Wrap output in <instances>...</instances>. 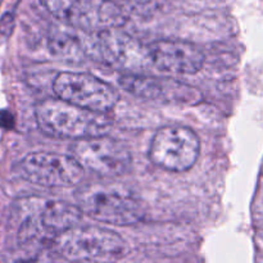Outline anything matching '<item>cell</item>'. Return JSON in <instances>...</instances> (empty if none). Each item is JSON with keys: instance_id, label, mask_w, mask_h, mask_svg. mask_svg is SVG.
Returning <instances> with one entry per match:
<instances>
[{"instance_id": "1", "label": "cell", "mask_w": 263, "mask_h": 263, "mask_svg": "<svg viewBox=\"0 0 263 263\" xmlns=\"http://www.w3.org/2000/svg\"><path fill=\"white\" fill-rule=\"evenodd\" d=\"M39 127L46 135L80 140L105 135L110 126L107 112H97L61 99H45L35 108Z\"/></svg>"}, {"instance_id": "2", "label": "cell", "mask_w": 263, "mask_h": 263, "mask_svg": "<svg viewBox=\"0 0 263 263\" xmlns=\"http://www.w3.org/2000/svg\"><path fill=\"white\" fill-rule=\"evenodd\" d=\"M76 200L82 212L109 225H134L144 216L135 195L120 185L87 184L77 190Z\"/></svg>"}, {"instance_id": "3", "label": "cell", "mask_w": 263, "mask_h": 263, "mask_svg": "<svg viewBox=\"0 0 263 263\" xmlns=\"http://www.w3.org/2000/svg\"><path fill=\"white\" fill-rule=\"evenodd\" d=\"M54 247L69 261H117L130 251L122 236L98 226H74L59 234Z\"/></svg>"}, {"instance_id": "4", "label": "cell", "mask_w": 263, "mask_h": 263, "mask_svg": "<svg viewBox=\"0 0 263 263\" xmlns=\"http://www.w3.org/2000/svg\"><path fill=\"white\" fill-rule=\"evenodd\" d=\"M200 153V140L197 134L182 126L159 128L149 148V158L167 171L182 172L192 168Z\"/></svg>"}, {"instance_id": "5", "label": "cell", "mask_w": 263, "mask_h": 263, "mask_svg": "<svg viewBox=\"0 0 263 263\" xmlns=\"http://www.w3.org/2000/svg\"><path fill=\"white\" fill-rule=\"evenodd\" d=\"M71 156L86 171L102 177L121 176L131 166V154L120 141L105 135L74 140Z\"/></svg>"}, {"instance_id": "6", "label": "cell", "mask_w": 263, "mask_h": 263, "mask_svg": "<svg viewBox=\"0 0 263 263\" xmlns=\"http://www.w3.org/2000/svg\"><path fill=\"white\" fill-rule=\"evenodd\" d=\"M53 91L61 99L97 112H109L118 103V92L89 73L62 72L54 79Z\"/></svg>"}, {"instance_id": "7", "label": "cell", "mask_w": 263, "mask_h": 263, "mask_svg": "<svg viewBox=\"0 0 263 263\" xmlns=\"http://www.w3.org/2000/svg\"><path fill=\"white\" fill-rule=\"evenodd\" d=\"M85 170L72 156L33 152L20 163V174L27 181L45 187H71L80 184Z\"/></svg>"}, {"instance_id": "8", "label": "cell", "mask_w": 263, "mask_h": 263, "mask_svg": "<svg viewBox=\"0 0 263 263\" xmlns=\"http://www.w3.org/2000/svg\"><path fill=\"white\" fill-rule=\"evenodd\" d=\"M118 84L135 97L164 104L193 105L202 99V95L195 87L170 77L126 73L120 77Z\"/></svg>"}, {"instance_id": "9", "label": "cell", "mask_w": 263, "mask_h": 263, "mask_svg": "<svg viewBox=\"0 0 263 263\" xmlns=\"http://www.w3.org/2000/svg\"><path fill=\"white\" fill-rule=\"evenodd\" d=\"M95 33V48L105 63L131 71V73H138V71L152 64L148 46L141 45L128 33L121 31L120 27L107 28Z\"/></svg>"}, {"instance_id": "10", "label": "cell", "mask_w": 263, "mask_h": 263, "mask_svg": "<svg viewBox=\"0 0 263 263\" xmlns=\"http://www.w3.org/2000/svg\"><path fill=\"white\" fill-rule=\"evenodd\" d=\"M62 22L87 32H99L123 26L127 15L115 0H72Z\"/></svg>"}, {"instance_id": "11", "label": "cell", "mask_w": 263, "mask_h": 263, "mask_svg": "<svg viewBox=\"0 0 263 263\" xmlns=\"http://www.w3.org/2000/svg\"><path fill=\"white\" fill-rule=\"evenodd\" d=\"M148 54L152 66L176 74L197 73L204 63V54L200 49L186 41H154L148 45Z\"/></svg>"}, {"instance_id": "12", "label": "cell", "mask_w": 263, "mask_h": 263, "mask_svg": "<svg viewBox=\"0 0 263 263\" xmlns=\"http://www.w3.org/2000/svg\"><path fill=\"white\" fill-rule=\"evenodd\" d=\"M82 213L84 212L77 204H71L63 200H45L39 207V212L31 213L28 217L55 243L59 234L77 226Z\"/></svg>"}, {"instance_id": "13", "label": "cell", "mask_w": 263, "mask_h": 263, "mask_svg": "<svg viewBox=\"0 0 263 263\" xmlns=\"http://www.w3.org/2000/svg\"><path fill=\"white\" fill-rule=\"evenodd\" d=\"M49 49L54 55L59 57L61 59H80L82 54L81 43L74 36L67 35V33H58L51 36Z\"/></svg>"}, {"instance_id": "14", "label": "cell", "mask_w": 263, "mask_h": 263, "mask_svg": "<svg viewBox=\"0 0 263 263\" xmlns=\"http://www.w3.org/2000/svg\"><path fill=\"white\" fill-rule=\"evenodd\" d=\"M126 15H136V17H152L158 10L157 0H115Z\"/></svg>"}, {"instance_id": "15", "label": "cell", "mask_w": 263, "mask_h": 263, "mask_svg": "<svg viewBox=\"0 0 263 263\" xmlns=\"http://www.w3.org/2000/svg\"><path fill=\"white\" fill-rule=\"evenodd\" d=\"M14 30V15L12 13H5L0 18V35L10 36Z\"/></svg>"}, {"instance_id": "16", "label": "cell", "mask_w": 263, "mask_h": 263, "mask_svg": "<svg viewBox=\"0 0 263 263\" xmlns=\"http://www.w3.org/2000/svg\"><path fill=\"white\" fill-rule=\"evenodd\" d=\"M2 2H3V0H0V5H2Z\"/></svg>"}]
</instances>
